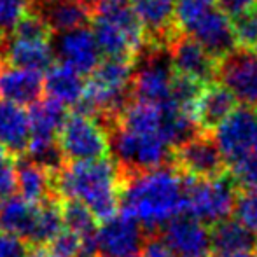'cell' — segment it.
<instances>
[{
	"label": "cell",
	"mask_w": 257,
	"mask_h": 257,
	"mask_svg": "<svg viewBox=\"0 0 257 257\" xmlns=\"http://www.w3.org/2000/svg\"><path fill=\"white\" fill-rule=\"evenodd\" d=\"M187 177L172 165L122 177L119 210L142 224L149 233L184 213Z\"/></svg>",
	"instance_id": "6da1fadb"
},
{
	"label": "cell",
	"mask_w": 257,
	"mask_h": 257,
	"mask_svg": "<svg viewBox=\"0 0 257 257\" xmlns=\"http://www.w3.org/2000/svg\"><path fill=\"white\" fill-rule=\"evenodd\" d=\"M58 198L82 201L98 222L117 213L121 203L122 175L119 166L108 156L84 161H65L53 175Z\"/></svg>",
	"instance_id": "7a4b0ae2"
},
{
	"label": "cell",
	"mask_w": 257,
	"mask_h": 257,
	"mask_svg": "<svg viewBox=\"0 0 257 257\" xmlns=\"http://www.w3.org/2000/svg\"><path fill=\"white\" fill-rule=\"evenodd\" d=\"M108 146L122 177L172 165L173 147L158 133H137L115 124L108 130Z\"/></svg>",
	"instance_id": "3957f363"
},
{
	"label": "cell",
	"mask_w": 257,
	"mask_h": 257,
	"mask_svg": "<svg viewBox=\"0 0 257 257\" xmlns=\"http://www.w3.org/2000/svg\"><path fill=\"white\" fill-rule=\"evenodd\" d=\"M236 198L238 187L229 177V170L217 179H187L184 213L212 226L234 213Z\"/></svg>",
	"instance_id": "277c9868"
},
{
	"label": "cell",
	"mask_w": 257,
	"mask_h": 257,
	"mask_svg": "<svg viewBox=\"0 0 257 257\" xmlns=\"http://www.w3.org/2000/svg\"><path fill=\"white\" fill-rule=\"evenodd\" d=\"M58 144L67 161L98 159L110 154L107 128L88 112H68L58 132Z\"/></svg>",
	"instance_id": "5b68a950"
},
{
	"label": "cell",
	"mask_w": 257,
	"mask_h": 257,
	"mask_svg": "<svg viewBox=\"0 0 257 257\" xmlns=\"http://www.w3.org/2000/svg\"><path fill=\"white\" fill-rule=\"evenodd\" d=\"M172 166L184 177L196 180L217 179L227 173V163L213 132L201 130L173 147Z\"/></svg>",
	"instance_id": "8992f818"
},
{
	"label": "cell",
	"mask_w": 257,
	"mask_h": 257,
	"mask_svg": "<svg viewBox=\"0 0 257 257\" xmlns=\"http://www.w3.org/2000/svg\"><path fill=\"white\" fill-rule=\"evenodd\" d=\"M227 166L257 158V114L250 107L233 110L213 132Z\"/></svg>",
	"instance_id": "52a82bcc"
},
{
	"label": "cell",
	"mask_w": 257,
	"mask_h": 257,
	"mask_svg": "<svg viewBox=\"0 0 257 257\" xmlns=\"http://www.w3.org/2000/svg\"><path fill=\"white\" fill-rule=\"evenodd\" d=\"M217 81L222 82L243 107H257V51L236 48L217 63Z\"/></svg>",
	"instance_id": "ba28073f"
},
{
	"label": "cell",
	"mask_w": 257,
	"mask_h": 257,
	"mask_svg": "<svg viewBox=\"0 0 257 257\" xmlns=\"http://www.w3.org/2000/svg\"><path fill=\"white\" fill-rule=\"evenodd\" d=\"M173 70L184 74L201 84L217 81V60L212 56L196 39L184 32H177L166 44Z\"/></svg>",
	"instance_id": "9c48e42d"
},
{
	"label": "cell",
	"mask_w": 257,
	"mask_h": 257,
	"mask_svg": "<svg viewBox=\"0 0 257 257\" xmlns=\"http://www.w3.org/2000/svg\"><path fill=\"white\" fill-rule=\"evenodd\" d=\"M146 233L142 224L132 215L121 212L103 220L96 231V250L103 257H117L139 254L142 248Z\"/></svg>",
	"instance_id": "30bf717a"
},
{
	"label": "cell",
	"mask_w": 257,
	"mask_h": 257,
	"mask_svg": "<svg viewBox=\"0 0 257 257\" xmlns=\"http://www.w3.org/2000/svg\"><path fill=\"white\" fill-rule=\"evenodd\" d=\"M161 238L180 257H210V226L194 217L177 215L163 226Z\"/></svg>",
	"instance_id": "8fae6325"
},
{
	"label": "cell",
	"mask_w": 257,
	"mask_h": 257,
	"mask_svg": "<svg viewBox=\"0 0 257 257\" xmlns=\"http://www.w3.org/2000/svg\"><path fill=\"white\" fill-rule=\"evenodd\" d=\"M53 51L54 56L60 58V61L70 65L82 75L91 74L103 56L89 25L58 34Z\"/></svg>",
	"instance_id": "7c38bea8"
},
{
	"label": "cell",
	"mask_w": 257,
	"mask_h": 257,
	"mask_svg": "<svg viewBox=\"0 0 257 257\" xmlns=\"http://www.w3.org/2000/svg\"><path fill=\"white\" fill-rule=\"evenodd\" d=\"M182 32L191 35L193 39H196L206 51L212 56H215L217 60L229 51H233L238 46L231 20L220 11L219 6L208 9Z\"/></svg>",
	"instance_id": "4fadbf2b"
},
{
	"label": "cell",
	"mask_w": 257,
	"mask_h": 257,
	"mask_svg": "<svg viewBox=\"0 0 257 257\" xmlns=\"http://www.w3.org/2000/svg\"><path fill=\"white\" fill-rule=\"evenodd\" d=\"M132 7L151 44L166 46L179 32L175 23V0H132Z\"/></svg>",
	"instance_id": "5bb4252c"
},
{
	"label": "cell",
	"mask_w": 257,
	"mask_h": 257,
	"mask_svg": "<svg viewBox=\"0 0 257 257\" xmlns=\"http://www.w3.org/2000/svg\"><path fill=\"white\" fill-rule=\"evenodd\" d=\"M2 63L46 72L54 63L53 46L46 41L20 39L11 34L0 35V65Z\"/></svg>",
	"instance_id": "9a60e30c"
},
{
	"label": "cell",
	"mask_w": 257,
	"mask_h": 257,
	"mask_svg": "<svg viewBox=\"0 0 257 257\" xmlns=\"http://www.w3.org/2000/svg\"><path fill=\"white\" fill-rule=\"evenodd\" d=\"M238 108V100L219 81L203 86L193 107V119L201 132H215V128Z\"/></svg>",
	"instance_id": "2e32d148"
},
{
	"label": "cell",
	"mask_w": 257,
	"mask_h": 257,
	"mask_svg": "<svg viewBox=\"0 0 257 257\" xmlns=\"http://www.w3.org/2000/svg\"><path fill=\"white\" fill-rule=\"evenodd\" d=\"M44 95V75L39 70L0 65V98L30 107Z\"/></svg>",
	"instance_id": "e0dca14e"
},
{
	"label": "cell",
	"mask_w": 257,
	"mask_h": 257,
	"mask_svg": "<svg viewBox=\"0 0 257 257\" xmlns=\"http://www.w3.org/2000/svg\"><path fill=\"white\" fill-rule=\"evenodd\" d=\"M37 11L53 34L88 27L93 18V0H34Z\"/></svg>",
	"instance_id": "ac0fdd59"
},
{
	"label": "cell",
	"mask_w": 257,
	"mask_h": 257,
	"mask_svg": "<svg viewBox=\"0 0 257 257\" xmlns=\"http://www.w3.org/2000/svg\"><path fill=\"white\" fill-rule=\"evenodd\" d=\"M54 172L44 168L27 156L16 158V189L25 200L42 203L49 198H58L54 193Z\"/></svg>",
	"instance_id": "d6986e66"
},
{
	"label": "cell",
	"mask_w": 257,
	"mask_h": 257,
	"mask_svg": "<svg viewBox=\"0 0 257 257\" xmlns=\"http://www.w3.org/2000/svg\"><path fill=\"white\" fill-rule=\"evenodd\" d=\"M30 140V119L25 107L0 100V144L11 156L18 158L27 151Z\"/></svg>",
	"instance_id": "ffe728a7"
},
{
	"label": "cell",
	"mask_w": 257,
	"mask_h": 257,
	"mask_svg": "<svg viewBox=\"0 0 257 257\" xmlns=\"http://www.w3.org/2000/svg\"><path fill=\"white\" fill-rule=\"evenodd\" d=\"M86 79L81 72L72 68L70 65L58 61L46 70L44 75V93L46 96L58 100L67 107H75L84 96Z\"/></svg>",
	"instance_id": "44dd1931"
},
{
	"label": "cell",
	"mask_w": 257,
	"mask_h": 257,
	"mask_svg": "<svg viewBox=\"0 0 257 257\" xmlns=\"http://www.w3.org/2000/svg\"><path fill=\"white\" fill-rule=\"evenodd\" d=\"M39 203L25 200L23 196H11L0 200V229L21 238L30 247L34 234L35 219H37Z\"/></svg>",
	"instance_id": "7402d4cb"
},
{
	"label": "cell",
	"mask_w": 257,
	"mask_h": 257,
	"mask_svg": "<svg viewBox=\"0 0 257 257\" xmlns=\"http://www.w3.org/2000/svg\"><path fill=\"white\" fill-rule=\"evenodd\" d=\"M210 240L212 252H240V250H257V233L245 226L240 219L226 217L219 222L210 226Z\"/></svg>",
	"instance_id": "603a6c76"
},
{
	"label": "cell",
	"mask_w": 257,
	"mask_h": 257,
	"mask_svg": "<svg viewBox=\"0 0 257 257\" xmlns=\"http://www.w3.org/2000/svg\"><path fill=\"white\" fill-rule=\"evenodd\" d=\"M67 114V105L51 96H42L39 102L32 103L28 110L30 137H58Z\"/></svg>",
	"instance_id": "cb8c5ba5"
},
{
	"label": "cell",
	"mask_w": 257,
	"mask_h": 257,
	"mask_svg": "<svg viewBox=\"0 0 257 257\" xmlns=\"http://www.w3.org/2000/svg\"><path fill=\"white\" fill-rule=\"evenodd\" d=\"M63 226L65 222L63 213H61V198H49V200L39 203L30 247H46L63 229Z\"/></svg>",
	"instance_id": "d4e9b609"
},
{
	"label": "cell",
	"mask_w": 257,
	"mask_h": 257,
	"mask_svg": "<svg viewBox=\"0 0 257 257\" xmlns=\"http://www.w3.org/2000/svg\"><path fill=\"white\" fill-rule=\"evenodd\" d=\"M13 37H20V39H30V41H46L51 42L53 41V30L46 20L34 11L32 7L23 18L16 23V27L11 30Z\"/></svg>",
	"instance_id": "484cf974"
},
{
	"label": "cell",
	"mask_w": 257,
	"mask_h": 257,
	"mask_svg": "<svg viewBox=\"0 0 257 257\" xmlns=\"http://www.w3.org/2000/svg\"><path fill=\"white\" fill-rule=\"evenodd\" d=\"M236 44L240 48L255 49L257 51V6L250 11L231 18Z\"/></svg>",
	"instance_id": "4316f807"
},
{
	"label": "cell",
	"mask_w": 257,
	"mask_h": 257,
	"mask_svg": "<svg viewBox=\"0 0 257 257\" xmlns=\"http://www.w3.org/2000/svg\"><path fill=\"white\" fill-rule=\"evenodd\" d=\"M34 7V0H0V35L11 34L16 23Z\"/></svg>",
	"instance_id": "83f0119b"
},
{
	"label": "cell",
	"mask_w": 257,
	"mask_h": 257,
	"mask_svg": "<svg viewBox=\"0 0 257 257\" xmlns=\"http://www.w3.org/2000/svg\"><path fill=\"white\" fill-rule=\"evenodd\" d=\"M46 247L53 257H81L82 238L67 227V229H61Z\"/></svg>",
	"instance_id": "f1b7e54d"
},
{
	"label": "cell",
	"mask_w": 257,
	"mask_h": 257,
	"mask_svg": "<svg viewBox=\"0 0 257 257\" xmlns=\"http://www.w3.org/2000/svg\"><path fill=\"white\" fill-rule=\"evenodd\" d=\"M236 217L257 233V193L255 191H238L236 206H234Z\"/></svg>",
	"instance_id": "f546056e"
},
{
	"label": "cell",
	"mask_w": 257,
	"mask_h": 257,
	"mask_svg": "<svg viewBox=\"0 0 257 257\" xmlns=\"http://www.w3.org/2000/svg\"><path fill=\"white\" fill-rule=\"evenodd\" d=\"M16 191V158L0 153V200Z\"/></svg>",
	"instance_id": "4dcf8cb0"
},
{
	"label": "cell",
	"mask_w": 257,
	"mask_h": 257,
	"mask_svg": "<svg viewBox=\"0 0 257 257\" xmlns=\"http://www.w3.org/2000/svg\"><path fill=\"white\" fill-rule=\"evenodd\" d=\"M144 257H180L165 243L158 233H147L142 245Z\"/></svg>",
	"instance_id": "1f68e13d"
},
{
	"label": "cell",
	"mask_w": 257,
	"mask_h": 257,
	"mask_svg": "<svg viewBox=\"0 0 257 257\" xmlns=\"http://www.w3.org/2000/svg\"><path fill=\"white\" fill-rule=\"evenodd\" d=\"M217 6L231 20V18L240 16V14L250 11L252 7H255L257 0H217Z\"/></svg>",
	"instance_id": "d6a6232c"
},
{
	"label": "cell",
	"mask_w": 257,
	"mask_h": 257,
	"mask_svg": "<svg viewBox=\"0 0 257 257\" xmlns=\"http://www.w3.org/2000/svg\"><path fill=\"white\" fill-rule=\"evenodd\" d=\"M25 257H53V254L48 250V247H28Z\"/></svg>",
	"instance_id": "836d02e7"
},
{
	"label": "cell",
	"mask_w": 257,
	"mask_h": 257,
	"mask_svg": "<svg viewBox=\"0 0 257 257\" xmlns=\"http://www.w3.org/2000/svg\"><path fill=\"white\" fill-rule=\"evenodd\" d=\"M210 257H257V250H240V252H222Z\"/></svg>",
	"instance_id": "e575fe53"
},
{
	"label": "cell",
	"mask_w": 257,
	"mask_h": 257,
	"mask_svg": "<svg viewBox=\"0 0 257 257\" xmlns=\"http://www.w3.org/2000/svg\"><path fill=\"white\" fill-rule=\"evenodd\" d=\"M117 257H140L139 254H128V255H117Z\"/></svg>",
	"instance_id": "d590c367"
},
{
	"label": "cell",
	"mask_w": 257,
	"mask_h": 257,
	"mask_svg": "<svg viewBox=\"0 0 257 257\" xmlns=\"http://www.w3.org/2000/svg\"><path fill=\"white\" fill-rule=\"evenodd\" d=\"M0 153H7V151L4 149V146H2V144H0Z\"/></svg>",
	"instance_id": "8d00e7d4"
},
{
	"label": "cell",
	"mask_w": 257,
	"mask_h": 257,
	"mask_svg": "<svg viewBox=\"0 0 257 257\" xmlns=\"http://www.w3.org/2000/svg\"><path fill=\"white\" fill-rule=\"evenodd\" d=\"M81 257H98V255H81Z\"/></svg>",
	"instance_id": "74e56055"
},
{
	"label": "cell",
	"mask_w": 257,
	"mask_h": 257,
	"mask_svg": "<svg viewBox=\"0 0 257 257\" xmlns=\"http://www.w3.org/2000/svg\"><path fill=\"white\" fill-rule=\"evenodd\" d=\"M124 2H130V0H124Z\"/></svg>",
	"instance_id": "f35d334b"
},
{
	"label": "cell",
	"mask_w": 257,
	"mask_h": 257,
	"mask_svg": "<svg viewBox=\"0 0 257 257\" xmlns=\"http://www.w3.org/2000/svg\"><path fill=\"white\" fill-rule=\"evenodd\" d=\"M255 108H257V107H255Z\"/></svg>",
	"instance_id": "ab89813d"
}]
</instances>
